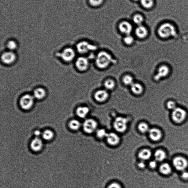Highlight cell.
Masks as SVG:
<instances>
[{
    "instance_id": "6da1fadb",
    "label": "cell",
    "mask_w": 188,
    "mask_h": 188,
    "mask_svg": "<svg viewBox=\"0 0 188 188\" xmlns=\"http://www.w3.org/2000/svg\"><path fill=\"white\" fill-rule=\"evenodd\" d=\"M113 59L112 56L109 53L102 51L99 52L97 55L96 64L99 68L105 69L110 65Z\"/></svg>"
},
{
    "instance_id": "7a4b0ae2",
    "label": "cell",
    "mask_w": 188,
    "mask_h": 188,
    "mask_svg": "<svg viewBox=\"0 0 188 188\" xmlns=\"http://www.w3.org/2000/svg\"><path fill=\"white\" fill-rule=\"evenodd\" d=\"M158 32L160 37L165 39L175 35L176 33V28L173 25L169 23H164L161 25Z\"/></svg>"
},
{
    "instance_id": "3957f363",
    "label": "cell",
    "mask_w": 188,
    "mask_h": 188,
    "mask_svg": "<svg viewBox=\"0 0 188 188\" xmlns=\"http://www.w3.org/2000/svg\"><path fill=\"white\" fill-rule=\"evenodd\" d=\"M186 116V112L180 107H176L173 110L172 113V120L178 124L182 122L185 120Z\"/></svg>"
},
{
    "instance_id": "277c9868",
    "label": "cell",
    "mask_w": 188,
    "mask_h": 188,
    "mask_svg": "<svg viewBox=\"0 0 188 188\" xmlns=\"http://www.w3.org/2000/svg\"><path fill=\"white\" fill-rule=\"evenodd\" d=\"M127 121L126 118L122 117L116 118L114 122V126L115 130L120 133H123L127 128Z\"/></svg>"
},
{
    "instance_id": "5b68a950",
    "label": "cell",
    "mask_w": 188,
    "mask_h": 188,
    "mask_svg": "<svg viewBox=\"0 0 188 188\" xmlns=\"http://www.w3.org/2000/svg\"><path fill=\"white\" fill-rule=\"evenodd\" d=\"M173 165L175 168L179 171H184L188 166L187 159L182 157H175L173 160Z\"/></svg>"
},
{
    "instance_id": "8992f818",
    "label": "cell",
    "mask_w": 188,
    "mask_h": 188,
    "mask_svg": "<svg viewBox=\"0 0 188 188\" xmlns=\"http://www.w3.org/2000/svg\"><path fill=\"white\" fill-rule=\"evenodd\" d=\"M34 97L30 94H25L21 98L20 105L21 108L24 110L31 109L34 104Z\"/></svg>"
},
{
    "instance_id": "52a82bcc",
    "label": "cell",
    "mask_w": 188,
    "mask_h": 188,
    "mask_svg": "<svg viewBox=\"0 0 188 188\" xmlns=\"http://www.w3.org/2000/svg\"><path fill=\"white\" fill-rule=\"evenodd\" d=\"M98 124L96 121L92 119H88L84 122L83 127L85 132L88 134L92 133L96 129Z\"/></svg>"
},
{
    "instance_id": "ba28073f",
    "label": "cell",
    "mask_w": 188,
    "mask_h": 188,
    "mask_svg": "<svg viewBox=\"0 0 188 188\" xmlns=\"http://www.w3.org/2000/svg\"><path fill=\"white\" fill-rule=\"evenodd\" d=\"M77 48L78 52L81 54H85L90 51L95 50L97 49L96 46L86 41L79 43L77 45Z\"/></svg>"
},
{
    "instance_id": "9c48e42d",
    "label": "cell",
    "mask_w": 188,
    "mask_h": 188,
    "mask_svg": "<svg viewBox=\"0 0 188 188\" xmlns=\"http://www.w3.org/2000/svg\"><path fill=\"white\" fill-rule=\"evenodd\" d=\"M169 73L170 69L168 66H162L158 68L157 74L154 76V79L155 81H159L161 78L167 77Z\"/></svg>"
},
{
    "instance_id": "30bf717a",
    "label": "cell",
    "mask_w": 188,
    "mask_h": 188,
    "mask_svg": "<svg viewBox=\"0 0 188 188\" xmlns=\"http://www.w3.org/2000/svg\"><path fill=\"white\" fill-rule=\"evenodd\" d=\"M75 55V51L70 48L65 49L61 54L62 59L67 62L72 61L74 59Z\"/></svg>"
},
{
    "instance_id": "8fae6325",
    "label": "cell",
    "mask_w": 188,
    "mask_h": 188,
    "mask_svg": "<svg viewBox=\"0 0 188 188\" xmlns=\"http://www.w3.org/2000/svg\"><path fill=\"white\" fill-rule=\"evenodd\" d=\"M89 65L88 60L84 57H80L76 62L77 67L79 71H83L87 70Z\"/></svg>"
},
{
    "instance_id": "7c38bea8",
    "label": "cell",
    "mask_w": 188,
    "mask_h": 188,
    "mask_svg": "<svg viewBox=\"0 0 188 188\" xmlns=\"http://www.w3.org/2000/svg\"><path fill=\"white\" fill-rule=\"evenodd\" d=\"M15 54L11 51L6 52L2 56L1 59L4 63L9 64L13 63L16 59Z\"/></svg>"
},
{
    "instance_id": "4fadbf2b",
    "label": "cell",
    "mask_w": 188,
    "mask_h": 188,
    "mask_svg": "<svg viewBox=\"0 0 188 188\" xmlns=\"http://www.w3.org/2000/svg\"><path fill=\"white\" fill-rule=\"evenodd\" d=\"M109 97V93L105 90H100L97 91L94 94L95 99L99 102H104L107 100Z\"/></svg>"
},
{
    "instance_id": "5bb4252c",
    "label": "cell",
    "mask_w": 188,
    "mask_h": 188,
    "mask_svg": "<svg viewBox=\"0 0 188 188\" xmlns=\"http://www.w3.org/2000/svg\"><path fill=\"white\" fill-rule=\"evenodd\" d=\"M106 137L108 143L112 146L117 145L119 143L120 141L119 136L113 132L108 133Z\"/></svg>"
},
{
    "instance_id": "9a60e30c",
    "label": "cell",
    "mask_w": 188,
    "mask_h": 188,
    "mask_svg": "<svg viewBox=\"0 0 188 188\" xmlns=\"http://www.w3.org/2000/svg\"><path fill=\"white\" fill-rule=\"evenodd\" d=\"M31 149L35 152H39L42 150L43 147L42 140L38 137H36L32 141L30 145Z\"/></svg>"
},
{
    "instance_id": "2e32d148",
    "label": "cell",
    "mask_w": 188,
    "mask_h": 188,
    "mask_svg": "<svg viewBox=\"0 0 188 188\" xmlns=\"http://www.w3.org/2000/svg\"><path fill=\"white\" fill-rule=\"evenodd\" d=\"M119 29L122 33L128 35L131 34L133 28L130 23L127 21H123L119 25Z\"/></svg>"
},
{
    "instance_id": "e0dca14e",
    "label": "cell",
    "mask_w": 188,
    "mask_h": 188,
    "mask_svg": "<svg viewBox=\"0 0 188 188\" xmlns=\"http://www.w3.org/2000/svg\"><path fill=\"white\" fill-rule=\"evenodd\" d=\"M149 137L153 141L157 142L161 139L162 137L161 132L157 128L151 129L149 132Z\"/></svg>"
},
{
    "instance_id": "ac0fdd59",
    "label": "cell",
    "mask_w": 188,
    "mask_h": 188,
    "mask_svg": "<svg viewBox=\"0 0 188 188\" xmlns=\"http://www.w3.org/2000/svg\"><path fill=\"white\" fill-rule=\"evenodd\" d=\"M136 34L138 37L141 39L144 38L148 35V30L143 26L139 25L136 30Z\"/></svg>"
},
{
    "instance_id": "d6986e66",
    "label": "cell",
    "mask_w": 188,
    "mask_h": 188,
    "mask_svg": "<svg viewBox=\"0 0 188 188\" xmlns=\"http://www.w3.org/2000/svg\"><path fill=\"white\" fill-rule=\"evenodd\" d=\"M152 153L148 149H143L140 151L138 154L139 158L142 160H147L150 159L152 156Z\"/></svg>"
},
{
    "instance_id": "ffe728a7",
    "label": "cell",
    "mask_w": 188,
    "mask_h": 188,
    "mask_svg": "<svg viewBox=\"0 0 188 188\" xmlns=\"http://www.w3.org/2000/svg\"><path fill=\"white\" fill-rule=\"evenodd\" d=\"M89 109L86 107H79L77 110V115L81 118H85L89 113Z\"/></svg>"
},
{
    "instance_id": "44dd1931",
    "label": "cell",
    "mask_w": 188,
    "mask_h": 188,
    "mask_svg": "<svg viewBox=\"0 0 188 188\" xmlns=\"http://www.w3.org/2000/svg\"><path fill=\"white\" fill-rule=\"evenodd\" d=\"M132 91L134 94L139 95L142 94L143 91V88L141 84L137 83H133L131 86Z\"/></svg>"
},
{
    "instance_id": "7402d4cb",
    "label": "cell",
    "mask_w": 188,
    "mask_h": 188,
    "mask_svg": "<svg viewBox=\"0 0 188 188\" xmlns=\"http://www.w3.org/2000/svg\"><path fill=\"white\" fill-rule=\"evenodd\" d=\"M46 91L44 89L42 88H38L34 90V96L35 98L36 99H42L44 98L46 96Z\"/></svg>"
},
{
    "instance_id": "603a6c76",
    "label": "cell",
    "mask_w": 188,
    "mask_h": 188,
    "mask_svg": "<svg viewBox=\"0 0 188 188\" xmlns=\"http://www.w3.org/2000/svg\"><path fill=\"white\" fill-rule=\"evenodd\" d=\"M159 171L162 174L168 175L170 174L172 171V168L169 164L165 163L162 164L160 166Z\"/></svg>"
},
{
    "instance_id": "cb8c5ba5",
    "label": "cell",
    "mask_w": 188,
    "mask_h": 188,
    "mask_svg": "<svg viewBox=\"0 0 188 188\" xmlns=\"http://www.w3.org/2000/svg\"><path fill=\"white\" fill-rule=\"evenodd\" d=\"M154 157L156 160L158 161H162L166 158V153L163 150H157L154 153Z\"/></svg>"
},
{
    "instance_id": "d4e9b609",
    "label": "cell",
    "mask_w": 188,
    "mask_h": 188,
    "mask_svg": "<svg viewBox=\"0 0 188 188\" xmlns=\"http://www.w3.org/2000/svg\"><path fill=\"white\" fill-rule=\"evenodd\" d=\"M81 124L78 121L75 120H71L69 123L70 128L73 131H77L81 127Z\"/></svg>"
},
{
    "instance_id": "484cf974",
    "label": "cell",
    "mask_w": 188,
    "mask_h": 188,
    "mask_svg": "<svg viewBox=\"0 0 188 188\" xmlns=\"http://www.w3.org/2000/svg\"><path fill=\"white\" fill-rule=\"evenodd\" d=\"M54 133L52 131L50 130H46L42 133V137L45 140L49 141L54 137Z\"/></svg>"
},
{
    "instance_id": "4316f807",
    "label": "cell",
    "mask_w": 188,
    "mask_h": 188,
    "mask_svg": "<svg viewBox=\"0 0 188 188\" xmlns=\"http://www.w3.org/2000/svg\"><path fill=\"white\" fill-rule=\"evenodd\" d=\"M104 85L106 89L111 90L115 88V83L113 80L111 79H107L105 81Z\"/></svg>"
},
{
    "instance_id": "83f0119b",
    "label": "cell",
    "mask_w": 188,
    "mask_h": 188,
    "mask_svg": "<svg viewBox=\"0 0 188 188\" xmlns=\"http://www.w3.org/2000/svg\"><path fill=\"white\" fill-rule=\"evenodd\" d=\"M138 129L139 131L142 133H145L148 132L150 129L148 124L142 122L140 123L138 126Z\"/></svg>"
},
{
    "instance_id": "f1b7e54d",
    "label": "cell",
    "mask_w": 188,
    "mask_h": 188,
    "mask_svg": "<svg viewBox=\"0 0 188 188\" xmlns=\"http://www.w3.org/2000/svg\"><path fill=\"white\" fill-rule=\"evenodd\" d=\"M122 81L123 83L126 85L131 86L134 83L132 77L128 75H125L123 78Z\"/></svg>"
},
{
    "instance_id": "f546056e",
    "label": "cell",
    "mask_w": 188,
    "mask_h": 188,
    "mask_svg": "<svg viewBox=\"0 0 188 188\" xmlns=\"http://www.w3.org/2000/svg\"><path fill=\"white\" fill-rule=\"evenodd\" d=\"M140 1L142 5L146 8H152L154 5L153 0H141Z\"/></svg>"
},
{
    "instance_id": "4dcf8cb0",
    "label": "cell",
    "mask_w": 188,
    "mask_h": 188,
    "mask_svg": "<svg viewBox=\"0 0 188 188\" xmlns=\"http://www.w3.org/2000/svg\"><path fill=\"white\" fill-rule=\"evenodd\" d=\"M133 20L134 23L136 24L140 25L143 22L144 19L142 15L136 14L133 17Z\"/></svg>"
},
{
    "instance_id": "1f68e13d",
    "label": "cell",
    "mask_w": 188,
    "mask_h": 188,
    "mask_svg": "<svg viewBox=\"0 0 188 188\" xmlns=\"http://www.w3.org/2000/svg\"><path fill=\"white\" fill-rule=\"evenodd\" d=\"M107 133L105 130L102 129L98 130L97 131L96 135L98 137L101 139V138L106 137Z\"/></svg>"
},
{
    "instance_id": "d6a6232c",
    "label": "cell",
    "mask_w": 188,
    "mask_h": 188,
    "mask_svg": "<svg viewBox=\"0 0 188 188\" xmlns=\"http://www.w3.org/2000/svg\"><path fill=\"white\" fill-rule=\"evenodd\" d=\"M124 41L125 44L128 45L132 44L134 42L133 37L130 35H127L124 38Z\"/></svg>"
},
{
    "instance_id": "836d02e7",
    "label": "cell",
    "mask_w": 188,
    "mask_h": 188,
    "mask_svg": "<svg viewBox=\"0 0 188 188\" xmlns=\"http://www.w3.org/2000/svg\"><path fill=\"white\" fill-rule=\"evenodd\" d=\"M8 48L11 51H13L16 48L17 45L16 43L14 40H10L8 43Z\"/></svg>"
},
{
    "instance_id": "e575fe53",
    "label": "cell",
    "mask_w": 188,
    "mask_h": 188,
    "mask_svg": "<svg viewBox=\"0 0 188 188\" xmlns=\"http://www.w3.org/2000/svg\"><path fill=\"white\" fill-rule=\"evenodd\" d=\"M104 0H89L91 5L94 7L100 6L103 3Z\"/></svg>"
},
{
    "instance_id": "d590c367",
    "label": "cell",
    "mask_w": 188,
    "mask_h": 188,
    "mask_svg": "<svg viewBox=\"0 0 188 188\" xmlns=\"http://www.w3.org/2000/svg\"><path fill=\"white\" fill-rule=\"evenodd\" d=\"M167 108L169 109L173 110L176 108V103L173 101H168L166 104Z\"/></svg>"
},
{
    "instance_id": "8d00e7d4",
    "label": "cell",
    "mask_w": 188,
    "mask_h": 188,
    "mask_svg": "<svg viewBox=\"0 0 188 188\" xmlns=\"http://www.w3.org/2000/svg\"><path fill=\"white\" fill-rule=\"evenodd\" d=\"M108 188H122L118 183H113L110 185Z\"/></svg>"
},
{
    "instance_id": "74e56055",
    "label": "cell",
    "mask_w": 188,
    "mask_h": 188,
    "mask_svg": "<svg viewBox=\"0 0 188 188\" xmlns=\"http://www.w3.org/2000/svg\"><path fill=\"white\" fill-rule=\"evenodd\" d=\"M149 165L151 168L154 169L157 167V162L155 161H151L149 163Z\"/></svg>"
},
{
    "instance_id": "f35d334b",
    "label": "cell",
    "mask_w": 188,
    "mask_h": 188,
    "mask_svg": "<svg viewBox=\"0 0 188 188\" xmlns=\"http://www.w3.org/2000/svg\"><path fill=\"white\" fill-rule=\"evenodd\" d=\"M181 178L184 180H187L188 179V172L187 171H183L181 175Z\"/></svg>"
},
{
    "instance_id": "ab89813d",
    "label": "cell",
    "mask_w": 188,
    "mask_h": 188,
    "mask_svg": "<svg viewBox=\"0 0 188 188\" xmlns=\"http://www.w3.org/2000/svg\"><path fill=\"white\" fill-rule=\"evenodd\" d=\"M138 166L140 168H144L145 167L146 165L143 162H140V163L138 164Z\"/></svg>"
},
{
    "instance_id": "60d3db41",
    "label": "cell",
    "mask_w": 188,
    "mask_h": 188,
    "mask_svg": "<svg viewBox=\"0 0 188 188\" xmlns=\"http://www.w3.org/2000/svg\"><path fill=\"white\" fill-rule=\"evenodd\" d=\"M34 134L36 136V137H39L41 135V132L40 131L36 130L35 131Z\"/></svg>"
},
{
    "instance_id": "b9f144b4",
    "label": "cell",
    "mask_w": 188,
    "mask_h": 188,
    "mask_svg": "<svg viewBox=\"0 0 188 188\" xmlns=\"http://www.w3.org/2000/svg\"><path fill=\"white\" fill-rule=\"evenodd\" d=\"M133 1H139V0H133Z\"/></svg>"
}]
</instances>
